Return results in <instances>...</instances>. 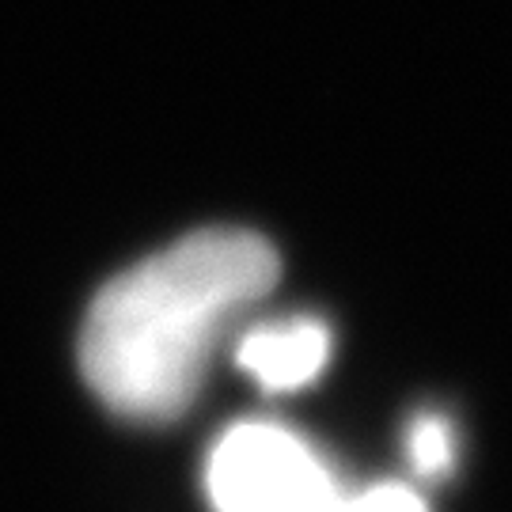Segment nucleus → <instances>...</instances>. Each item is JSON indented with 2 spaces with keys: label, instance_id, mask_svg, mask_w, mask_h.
<instances>
[{
  "label": "nucleus",
  "instance_id": "5",
  "mask_svg": "<svg viewBox=\"0 0 512 512\" xmlns=\"http://www.w3.org/2000/svg\"><path fill=\"white\" fill-rule=\"evenodd\" d=\"M338 512H429L410 486L403 482H376L365 490H349Z\"/></svg>",
  "mask_w": 512,
  "mask_h": 512
},
{
  "label": "nucleus",
  "instance_id": "3",
  "mask_svg": "<svg viewBox=\"0 0 512 512\" xmlns=\"http://www.w3.org/2000/svg\"><path fill=\"white\" fill-rule=\"evenodd\" d=\"M330 357V330L315 315H289L270 319L258 327L243 330L236 349L239 368L255 380L262 391H300L308 387Z\"/></svg>",
  "mask_w": 512,
  "mask_h": 512
},
{
  "label": "nucleus",
  "instance_id": "2",
  "mask_svg": "<svg viewBox=\"0 0 512 512\" xmlns=\"http://www.w3.org/2000/svg\"><path fill=\"white\" fill-rule=\"evenodd\" d=\"M213 512H338L346 486L319 448L281 421H236L205 459Z\"/></svg>",
  "mask_w": 512,
  "mask_h": 512
},
{
  "label": "nucleus",
  "instance_id": "4",
  "mask_svg": "<svg viewBox=\"0 0 512 512\" xmlns=\"http://www.w3.org/2000/svg\"><path fill=\"white\" fill-rule=\"evenodd\" d=\"M406 456L421 478H448L459 456L456 425L437 410L418 414L406 429Z\"/></svg>",
  "mask_w": 512,
  "mask_h": 512
},
{
  "label": "nucleus",
  "instance_id": "1",
  "mask_svg": "<svg viewBox=\"0 0 512 512\" xmlns=\"http://www.w3.org/2000/svg\"><path fill=\"white\" fill-rule=\"evenodd\" d=\"M277 251L243 228H205L107 281L80 330V368L118 418H179L228 323L277 281Z\"/></svg>",
  "mask_w": 512,
  "mask_h": 512
}]
</instances>
